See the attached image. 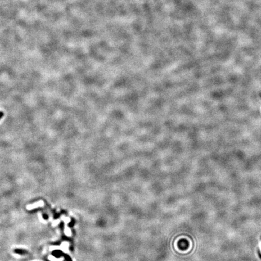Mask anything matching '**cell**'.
I'll use <instances>...</instances> for the list:
<instances>
[{"label":"cell","instance_id":"6da1fadb","mask_svg":"<svg viewBox=\"0 0 261 261\" xmlns=\"http://www.w3.org/2000/svg\"><path fill=\"white\" fill-rule=\"evenodd\" d=\"M4 112H3V111H0V120H1L2 118H3V116H4Z\"/></svg>","mask_w":261,"mask_h":261}]
</instances>
